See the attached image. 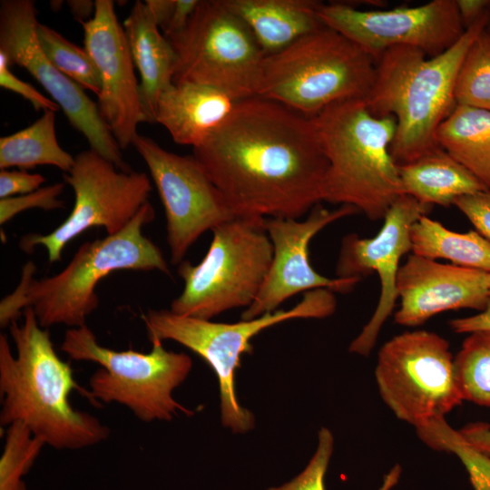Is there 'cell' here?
Segmentation results:
<instances>
[{
	"label": "cell",
	"mask_w": 490,
	"mask_h": 490,
	"mask_svg": "<svg viewBox=\"0 0 490 490\" xmlns=\"http://www.w3.org/2000/svg\"><path fill=\"white\" fill-rule=\"evenodd\" d=\"M36 35L43 52L59 71L82 88L93 92L96 96L99 94V73L84 47L75 45L57 31L40 23L36 27Z\"/></svg>",
	"instance_id": "f1b7e54d"
},
{
	"label": "cell",
	"mask_w": 490,
	"mask_h": 490,
	"mask_svg": "<svg viewBox=\"0 0 490 490\" xmlns=\"http://www.w3.org/2000/svg\"><path fill=\"white\" fill-rule=\"evenodd\" d=\"M488 28L490 29V26L488 25Z\"/></svg>",
	"instance_id": "b9f144b4"
},
{
	"label": "cell",
	"mask_w": 490,
	"mask_h": 490,
	"mask_svg": "<svg viewBox=\"0 0 490 490\" xmlns=\"http://www.w3.org/2000/svg\"><path fill=\"white\" fill-rule=\"evenodd\" d=\"M67 5L74 17L81 24L89 21L95 12V1L69 0Z\"/></svg>",
	"instance_id": "60d3db41"
},
{
	"label": "cell",
	"mask_w": 490,
	"mask_h": 490,
	"mask_svg": "<svg viewBox=\"0 0 490 490\" xmlns=\"http://www.w3.org/2000/svg\"><path fill=\"white\" fill-rule=\"evenodd\" d=\"M334 437L327 427L318 434L317 449L305 469L289 482L267 490H326L325 475L333 452Z\"/></svg>",
	"instance_id": "1f68e13d"
},
{
	"label": "cell",
	"mask_w": 490,
	"mask_h": 490,
	"mask_svg": "<svg viewBox=\"0 0 490 490\" xmlns=\"http://www.w3.org/2000/svg\"><path fill=\"white\" fill-rule=\"evenodd\" d=\"M420 439L436 450L454 453L467 470L474 490H490V456L467 442L445 417L433 419L416 428Z\"/></svg>",
	"instance_id": "f546056e"
},
{
	"label": "cell",
	"mask_w": 490,
	"mask_h": 490,
	"mask_svg": "<svg viewBox=\"0 0 490 490\" xmlns=\"http://www.w3.org/2000/svg\"><path fill=\"white\" fill-rule=\"evenodd\" d=\"M310 118L328 162L322 201L383 220L405 194L390 152L396 119L373 115L363 99L333 103Z\"/></svg>",
	"instance_id": "5b68a950"
},
{
	"label": "cell",
	"mask_w": 490,
	"mask_h": 490,
	"mask_svg": "<svg viewBox=\"0 0 490 490\" xmlns=\"http://www.w3.org/2000/svg\"><path fill=\"white\" fill-rule=\"evenodd\" d=\"M24 321L9 326L16 356L5 334L0 335V423L24 424L33 435L57 450L93 446L110 436L95 416L74 408L72 390H83L69 363L56 354L50 333L42 328L32 308Z\"/></svg>",
	"instance_id": "7a4b0ae2"
},
{
	"label": "cell",
	"mask_w": 490,
	"mask_h": 490,
	"mask_svg": "<svg viewBox=\"0 0 490 490\" xmlns=\"http://www.w3.org/2000/svg\"><path fill=\"white\" fill-rule=\"evenodd\" d=\"M36 8L32 0L0 2V52L10 65L26 70L47 92L71 125L87 140L90 149L119 170L131 171L121 148L92 101L78 83L59 71L46 57L37 39Z\"/></svg>",
	"instance_id": "5bb4252c"
},
{
	"label": "cell",
	"mask_w": 490,
	"mask_h": 490,
	"mask_svg": "<svg viewBox=\"0 0 490 490\" xmlns=\"http://www.w3.org/2000/svg\"><path fill=\"white\" fill-rule=\"evenodd\" d=\"M55 113L44 111L29 126L0 138V169L17 167L33 169L52 165L65 173L74 163V157L59 144L55 132Z\"/></svg>",
	"instance_id": "484cf974"
},
{
	"label": "cell",
	"mask_w": 490,
	"mask_h": 490,
	"mask_svg": "<svg viewBox=\"0 0 490 490\" xmlns=\"http://www.w3.org/2000/svg\"><path fill=\"white\" fill-rule=\"evenodd\" d=\"M435 141L490 190V111L456 104Z\"/></svg>",
	"instance_id": "cb8c5ba5"
},
{
	"label": "cell",
	"mask_w": 490,
	"mask_h": 490,
	"mask_svg": "<svg viewBox=\"0 0 490 490\" xmlns=\"http://www.w3.org/2000/svg\"><path fill=\"white\" fill-rule=\"evenodd\" d=\"M82 25L84 48L101 80L96 103L99 113L120 148L125 150L132 144L137 127L144 121L135 66L114 3L96 0L93 16Z\"/></svg>",
	"instance_id": "ac0fdd59"
},
{
	"label": "cell",
	"mask_w": 490,
	"mask_h": 490,
	"mask_svg": "<svg viewBox=\"0 0 490 490\" xmlns=\"http://www.w3.org/2000/svg\"><path fill=\"white\" fill-rule=\"evenodd\" d=\"M412 254L490 272V242L475 230L454 231L426 215L411 229Z\"/></svg>",
	"instance_id": "d4e9b609"
},
{
	"label": "cell",
	"mask_w": 490,
	"mask_h": 490,
	"mask_svg": "<svg viewBox=\"0 0 490 490\" xmlns=\"http://www.w3.org/2000/svg\"><path fill=\"white\" fill-rule=\"evenodd\" d=\"M64 178L74 193L69 216L53 231L27 234L19 241L25 253L43 246L50 263L59 261L64 247L93 227L104 228L107 235L123 230L152 191L145 172L121 171L92 149L74 157L72 169Z\"/></svg>",
	"instance_id": "7c38bea8"
},
{
	"label": "cell",
	"mask_w": 490,
	"mask_h": 490,
	"mask_svg": "<svg viewBox=\"0 0 490 490\" xmlns=\"http://www.w3.org/2000/svg\"><path fill=\"white\" fill-rule=\"evenodd\" d=\"M462 23L466 29L490 9L488 0H456Z\"/></svg>",
	"instance_id": "ab89813d"
},
{
	"label": "cell",
	"mask_w": 490,
	"mask_h": 490,
	"mask_svg": "<svg viewBox=\"0 0 490 490\" xmlns=\"http://www.w3.org/2000/svg\"><path fill=\"white\" fill-rule=\"evenodd\" d=\"M250 28L265 55L277 53L324 24L315 0H223Z\"/></svg>",
	"instance_id": "7402d4cb"
},
{
	"label": "cell",
	"mask_w": 490,
	"mask_h": 490,
	"mask_svg": "<svg viewBox=\"0 0 490 490\" xmlns=\"http://www.w3.org/2000/svg\"><path fill=\"white\" fill-rule=\"evenodd\" d=\"M489 23L490 9L454 45L435 57L414 47L395 46L376 61L374 83L365 103L373 115L396 119L390 152L397 166L437 147L436 130L456 105L454 89L459 67Z\"/></svg>",
	"instance_id": "277c9868"
},
{
	"label": "cell",
	"mask_w": 490,
	"mask_h": 490,
	"mask_svg": "<svg viewBox=\"0 0 490 490\" xmlns=\"http://www.w3.org/2000/svg\"><path fill=\"white\" fill-rule=\"evenodd\" d=\"M193 156L236 217L298 220L322 201L328 162L311 118L277 102L238 101Z\"/></svg>",
	"instance_id": "6da1fadb"
},
{
	"label": "cell",
	"mask_w": 490,
	"mask_h": 490,
	"mask_svg": "<svg viewBox=\"0 0 490 490\" xmlns=\"http://www.w3.org/2000/svg\"><path fill=\"white\" fill-rule=\"evenodd\" d=\"M375 71L368 54L323 25L265 56L257 96L310 118L333 103L365 100Z\"/></svg>",
	"instance_id": "8992f818"
},
{
	"label": "cell",
	"mask_w": 490,
	"mask_h": 490,
	"mask_svg": "<svg viewBox=\"0 0 490 490\" xmlns=\"http://www.w3.org/2000/svg\"><path fill=\"white\" fill-rule=\"evenodd\" d=\"M432 206L404 194L390 206L378 233L361 238L350 233L341 240L336 264L337 278L358 279L376 272L380 280V295L369 321L349 345V352L368 356L380 329L398 299L397 276L400 260L411 251V229Z\"/></svg>",
	"instance_id": "2e32d148"
},
{
	"label": "cell",
	"mask_w": 490,
	"mask_h": 490,
	"mask_svg": "<svg viewBox=\"0 0 490 490\" xmlns=\"http://www.w3.org/2000/svg\"><path fill=\"white\" fill-rule=\"evenodd\" d=\"M10 64L5 55L0 52V86L21 95L36 111L57 112L60 108L52 99L44 95L29 83L16 77L9 69Z\"/></svg>",
	"instance_id": "836d02e7"
},
{
	"label": "cell",
	"mask_w": 490,
	"mask_h": 490,
	"mask_svg": "<svg viewBox=\"0 0 490 490\" xmlns=\"http://www.w3.org/2000/svg\"><path fill=\"white\" fill-rule=\"evenodd\" d=\"M375 377L386 405L416 429L463 401L449 343L435 332L407 331L387 340L378 351Z\"/></svg>",
	"instance_id": "8fae6325"
},
{
	"label": "cell",
	"mask_w": 490,
	"mask_h": 490,
	"mask_svg": "<svg viewBox=\"0 0 490 490\" xmlns=\"http://www.w3.org/2000/svg\"><path fill=\"white\" fill-rule=\"evenodd\" d=\"M44 446L22 422L9 425L0 458V490H26L22 478Z\"/></svg>",
	"instance_id": "4dcf8cb0"
},
{
	"label": "cell",
	"mask_w": 490,
	"mask_h": 490,
	"mask_svg": "<svg viewBox=\"0 0 490 490\" xmlns=\"http://www.w3.org/2000/svg\"><path fill=\"white\" fill-rule=\"evenodd\" d=\"M155 218L147 201L129 224L118 233L83 243L70 262L52 277L34 279L36 267L24 265L16 289L0 303V326L16 322L26 308H32L39 325L77 328L99 306L98 283L115 270H159L170 275L160 248L142 233Z\"/></svg>",
	"instance_id": "3957f363"
},
{
	"label": "cell",
	"mask_w": 490,
	"mask_h": 490,
	"mask_svg": "<svg viewBox=\"0 0 490 490\" xmlns=\"http://www.w3.org/2000/svg\"><path fill=\"white\" fill-rule=\"evenodd\" d=\"M64 184L56 182L44 186L27 194L0 200V224H5L17 214L31 209L53 211L64 209V202L59 197Z\"/></svg>",
	"instance_id": "d6a6232c"
},
{
	"label": "cell",
	"mask_w": 490,
	"mask_h": 490,
	"mask_svg": "<svg viewBox=\"0 0 490 490\" xmlns=\"http://www.w3.org/2000/svg\"><path fill=\"white\" fill-rule=\"evenodd\" d=\"M489 26H490V23H489Z\"/></svg>",
	"instance_id": "7bdbcfd3"
},
{
	"label": "cell",
	"mask_w": 490,
	"mask_h": 490,
	"mask_svg": "<svg viewBox=\"0 0 490 490\" xmlns=\"http://www.w3.org/2000/svg\"><path fill=\"white\" fill-rule=\"evenodd\" d=\"M397 294L395 321L402 326L416 327L448 310L480 312L490 301V272L411 254L399 269Z\"/></svg>",
	"instance_id": "d6986e66"
},
{
	"label": "cell",
	"mask_w": 490,
	"mask_h": 490,
	"mask_svg": "<svg viewBox=\"0 0 490 490\" xmlns=\"http://www.w3.org/2000/svg\"><path fill=\"white\" fill-rule=\"evenodd\" d=\"M132 145L145 162L158 191L171 261L179 265L204 232L236 216L193 155L169 152L139 133Z\"/></svg>",
	"instance_id": "4fadbf2b"
},
{
	"label": "cell",
	"mask_w": 490,
	"mask_h": 490,
	"mask_svg": "<svg viewBox=\"0 0 490 490\" xmlns=\"http://www.w3.org/2000/svg\"><path fill=\"white\" fill-rule=\"evenodd\" d=\"M335 292L318 289L304 293L291 309H277L250 320L214 322L180 316L170 309H148L142 315L148 340L175 341L202 358L216 374L220 418L224 427L243 434L255 425L253 414L240 406L235 393V372L243 354L252 353L250 340L271 326L294 318H324L337 307Z\"/></svg>",
	"instance_id": "52a82bcc"
},
{
	"label": "cell",
	"mask_w": 490,
	"mask_h": 490,
	"mask_svg": "<svg viewBox=\"0 0 490 490\" xmlns=\"http://www.w3.org/2000/svg\"><path fill=\"white\" fill-rule=\"evenodd\" d=\"M454 369L463 400L490 407V330L469 333L454 358Z\"/></svg>",
	"instance_id": "4316f807"
},
{
	"label": "cell",
	"mask_w": 490,
	"mask_h": 490,
	"mask_svg": "<svg viewBox=\"0 0 490 490\" xmlns=\"http://www.w3.org/2000/svg\"><path fill=\"white\" fill-rule=\"evenodd\" d=\"M454 205L468 219L475 230L490 242V190L459 197Z\"/></svg>",
	"instance_id": "e575fe53"
},
{
	"label": "cell",
	"mask_w": 490,
	"mask_h": 490,
	"mask_svg": "<svg viewBox=\"0 0 490 490\" xmlns=\"http://www.w3.org/2000/svg\"><path fill=\"white\" fill-rule=\"evenodd\" d=\"M172 83L218 89L235 101L257 96L265 54L247 24L223 0H201L184 29L167 38Z\"/></svg>",
	"instance_id": "30bf717a"
},
{
	"label": "cell",
	"mask_w": 490,
	"mask_h": 490,
	"mask_svg": "<svg viewBox=\"0 0 490 490\" xmlns=\"http://www.w3.org/2000/svg\"><path fill=\"white\" fill-rule=\"evenodd\" d=\"M358 213L350 205L328 210L315 205L304 220L266 217L264 226L273 248L268 274L253 303L241 313L250 320L273 312L288 299L301 292L327 289L333 292L351 291L358 279H329L316 271L309 260L311 240L329 224Z\"/></svg>",
	"instance_id": "e0dca14e"
},
{
	"label": "cell",
	"mask_w": 490,
	"mask_h": 490,
	"mask_svg": "<svg viewBox=\"0 0 490 490\" xmlns=\"http://www.w3.org/2000/svg\"><path fill=\"white\" fill-rule=\"evenodd\" d=\"M463 437L480 452L490 456V426L476 422L459 430Z\"/></svg>",
	"instance_id": "f35d334b"
},
{
	"label": "cell",
	"mask_w": 490,
	"mask_h": 490,
	"mask_svg": "<svg viewBox=\"0 0 490 490\" xmlns=\"http://www.w3.org/2000/svg\"><path fill=\"white\" fill-rule=\"evenodd\" d=\"M457 105L490 111V29L482 31L467 50L454 89Z\"/></svg>",
	"instance_id": "83f0119b"
},
{
	"label": "cell",
	"mask_w": 490,
	"mask_h": 490,
	"mask_svg": "<svg viewBox=\"0 0 490 490\" xmlns=\"http://www.w3.org/2000/svg\"><path fill=\"white\" fill-rule=\"evenodd\" d=\"M449 326L458 334L490 330V301L484 310L472 316L452 319Z\"/></svg>",
	"instance_id": "74e56055"
},
{
	"label": "cell",
	"mask_w": 490,
	"mask_h": 490,
	"mask_svg": "<svg viewBox=\"0 0 490 490\" xmlns=\"http://www.w3.org/2000/svg\"><path fill=\"white\" fill-rule=\"evenodd\" d=\"M263 217H235L214 228L205 256L196 265L183 260L178 275L184 286L170 310L211 320L232 309L250 307L270 270L273 248Z\"/></svg>",
	"instance_id": "9c48e42d"
},
{
	"label": "cell",
	"mask_w": 490,
	"mask_h": 490,
	"mask_svg": "<svg viewBox=\"0 0 490 490\" xmlns=\"http://www.w3.org/2000/svg\"><path fill=\"white\" fill-rule=\"evenodd\" d=\"M152 345L149 353L111 349L100 345L85 324L67 329L60 349L71 359L100 365L89 377L92 399L124 406L146 423L169 422L180 412L193 415L172 395L189 376L191 358L165 349L161 341Z\"/></svg>",
	"instance_id": "ba28073f"
},
{
	"label": "cell",
	"mask_w": 490,
	"mask_h": 490,
	"mask_svg": "<svg viewBox=\"0 0 490 490\" xmlns=\"http://www.w3.org/2000/svg\"><path fill=\"white\" fill-rule=\"evenodd\" d=\"M397 167L404 193L432 207H448L459 197L488 190L439 146Z\"/></svg>",
	"instance_id": "603a6c76"
},
{
	"label": "cell",
	"mask_w": 490,
	"mask_h": 490,
	"mask_svg": "<svg viewBox=\"0 0 490 490\" xmlns=\"http://www.w3.org/2000/svg\"><path fill=\"white\" fill-rule=\"evenodd\" d=\"M237 101L202 84L172 83L161 95L155 122L174 142L197 148L225 122Z\"/></svg>",
	"instance_id": "ffe728a7"
},
{
	"label": "cell",
	"mask_w": 490,
	"mask_h": 490,
	"mask_svg": "<svg viewBox=\"0 0 490 490\" xmlns=\"http://www.w3.org/2000/svg\"><path fill=\"white\" fill-rule=\"evenodd\" d=\"M122 26L141 77L139 94L143 121L153 123L159 99L172 84L175 54L145 2H135Z\"/></svg>",
	"instance_id": "44dd1931"
},
{
	"label": "cell",
	"mask_w": 490,
	"mask_h": 490,
	"mask_svg": "<svg viewBox=\"0 0 490 490\" xmlns=\"http://www.w3.org/2000/svg\"><path fill=\"white\" fill-rule=\"evenodd\" d=\"M199 0H175L171 18L162 31L166 38L181 32L193 14Z\"/></svg>",
	"instance_id": "8d00e7d4"
},
{
	"label": "cell",
	"mask_w": 490,
	"mask_h": 490,
	"mask_svg": "<svg viewBox=\"0 0 490 490\" xmlns=\"http://www.w3.org/2000/svg\"><path fill=\"white\" fill-rule=\"evenodd\" d=\"M44 176L29 173L24 170L0 171V198H9L30 193L41 188L45 182Z\"/></svg>",
	"instance_id": "d590c367"
},
{
	"label": "cell",
	"mask_w": 490,
	"mask_h": 490,
	"mask_svg": "<svg viewBox=\"0 0 490 490\" xmlns=\"http://www.w3.org/2000/svg\"><path fill=\"white\" fill-rule=\"evenodd\" d=\"M321 23L354 42L376 62L387 49L410 46L429 58L441 54L463 35L456 0H433L414 7L359 10L346 3L322 4Z\"/></svg>",
	"instance_id": "9a60e30c"
}]
</instances>
